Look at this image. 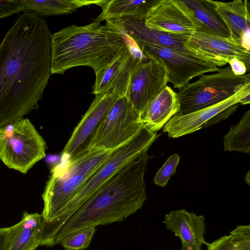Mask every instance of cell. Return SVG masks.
I'll list each match as a JSON object with an SVG mask.
<instances>
[{
	"label": "cell",
	"instance_id": "6da1fadb",
	"mask_svg": "<svg viewBox=\"0 0 250 250\" xmlns=\"http://www.w3.org/2000/svg\"><path fill=\"white\" fill-rule=\"evenodd\" d=\"M51 35L44 20L24 12L0 43V127L38 108L52 74Z\"/></svg>",
	"mask_w": 250,
	"mask_h": 250
},
{
	"label": "cell",
	"instance_id": "7a4b0ae2",
	"mask_svg": "<svg viewBox=\"0 0 250 250\" xmlns=\"http://www.w3.org/2000/svg\"><path fill=\"white\" fill-rule=\"evenodd\" d=\"M147 151L120 168L81 206L60 230L54 246L76 230L122 222L142 208L146 199Z\"/></svg>",
	"mask_w": 250,
	"mask_h": 250
},
{
	"label": "cell",
	"instance_id": "3957f363",
	"mask_svg": "<svg viewBox=\"0 0 250 250\" xmlns=\"http://www.w3.org/2000/svg\"><path fill=\"white\" fill-rule=\"evenodd\" d=\"M126 47L121 34L106 24L93 21L66 27L51 35V73L62 74L83 65L91 67L97 74Z\"/></svg>",
	"mask_w": 250,
	"mask_h": 250
},
{
	"label": "cell",
	"instance_id": "277c9868",
	"mask_svg": "<svg viewBox=\"0 0 250 250\" xmlns=\"http://www.w3.org/2000/svg\"><path fill=\"white\" fill-rule=\"evenodd\" d=\"M114 150L89 151L74 160H65V162L53 167L42 194V220L51 222L57 218L65 206Z\"/></svg>",
	"mask_w": 250,
	"mask_h": 250
},
{
	"label": "cell",
	"instance_id": "5b68a950",
	"mask_svg": "<svg viewBox=\"0 0 250 250\" xmlns=\"http://www.w3.org/2000/svg\"><path fill=\"white\" fill-rule=\"evenodd\" d=\"M157 138L156 132L144 127L133 139L115 149L65 206L59 217L44 223L47 235L54 239L65 222L86 200L120 168L148 149Z\"/></svg>",
	"mask_w": 250,
	"mask_h": 250
},
{
	"label": "cell",
	"instance_id": "8992f818",
	"mask_svg": "<svg viewBox=\"0 0 250 250\" xmlns=\"http://www.w3.org/2000/svg\"><path fill=\"white\" fill-rule=\"evenodd\" d=\"M250 83L249 73L235 76L229 65L216 72L204 74L194 82L179 89L178 114L186 115L218 104L238 92Z\"/></svg>",
	"mask_w": 250,
	"mask_h": 250
},
{
	"label": "cell",
	"instance_id": "52a82bcc",
	"mask_svg": "<svg viewBox=\"0 0 250 250\" xmlns=\"http://www.w3.org/2000/svg\"><path fill=\"white\" fill-rule=\"evenodd\" d=\"M45 141L27 118L0 127V159L8 168L26 174L46 156Z\"/></svg>",
	"mask_w": 250,
	"mask_h": 250
},
{
	"label": "cell",
	"instance_id": "ba28073f",
	"mask_svg": "<svg viewBox=\"0 0 250 250\" xmlns=\"http://www.w3.org/2000/svg\"><path fill=\"white\" fill-rule=\"evenodd\" d=\"M144 127L140 115L127 98L119 97L100 121L86 153L96 150H115L133 139Z\"/></svg>",
	"mask_w": 250,
	"mask_h": 250
},
{
	"label": "cell",
	"instance_id": "9c48e42d",
	"mask_svg": "<svg viewBox=\"0 0 250 250\" xmlns=\"http://www.w3.org/2000/svg\"><path fill=\"white\" fill-rule=\"evenodd\" d=\"M148 59L157 62L165 70L167 83L180 89L194 77L216 72L227 63L184 54L157 45L136 42Z\"/></svg>",
	"mask_w": 250,
	"mask_h": 250
},
{
	"label": "cell",
	"instance_id": "30bf717a",
	"mask_svg": "<svg viewBox=\"0 0 250 250\" xmlns=\"http://www.w3.org/2000/svg\"><path fill=\"white\" fill-rule=\"evenodd\" d=\"M167 83L162 66L151 59L141 61L132 71L125 96L141 117L149 103Z\"/></svg>",
	"mask_w": 250,
	"mask_h": 250
},
{
	"label": "cell",
	"instance_id": "8fae6325",
	"mask_svg": "<svg viewBox=\"0 0 250 250\" xmlns=\"http://www.w3.org/2000/svg\"><path fill=\"white\" fill-rule=\"evenodd\" d=\"M118 97L112 92L95 96L65 146L62 158L72 161L86 153L88 143L100 121Z\"/></svg>",
	"mask_w": 250,
	"mask_h": 250
},
{
	"label": "cell",
	"instance_id": "7c38bea8",
	"mask_svg": "<svg viewBox=\"0 0 250 250\" xmlns=\"http://www.w3.org/2000/svg\"><path fill=\"white\" fill-rule=\"evenodd\" d=\"M250 93V83L229 98L212 106L186 114H175L163 126V131L171 138L187 135L201 128L210 126V123L218 114L238 103L244 96Z\"/></svg>",
	"mask_w": 250,
	"mask_h": 250
},
{
	"label": "cell",
	"instance_id": "4fadbf2b",
	"mask_svg": "<svg viewBox=\"0 0 250 250\" xmlns=\"http://www.w3.org/2000/svg\"><path fill=\"white\" fill-rule=\"evenodd\" d=\"M185 45L203 56L227 64L237 58L250 70V53L229 38H223L194 31L188 36Z\"/></svg>",
	"mask_w": 250,
	"mask_h": 250
},
{
	"label": "cell",
	"instance_id": "5bb4252c",
	"mask_svg": "<svg viewBox=\"0 0 250 250\" xmlns=\"http://www.w3.org/2000/svg\"><path fill=\"white\" fill-rule=\"evenodd\" d=\"M141 61L126 47L110 65L95 74L92 93L98 95L112 92L119 97L125 96L132 71Z\"/></svg>",
	"mask_w": 250,
	"mask_h": 250
},
{
	"label": "cell",
	"instance_id": "9a60e30c",
	"mask_svg": "<svg viewBox=\"0 0 250 250\" xmlns=\"http://www.w3.org/2000/svg\"><path fill=\"white\" fill-rule=\"evenodd\" d=\"M163 223L180 238L181 250H202V245L208 244L205 239L206 225L203 215L180 209L166 214Z\"/></svg>",
	"mask_w": 250,
	"mask_h": 250
},
{
	"label": "cell",
	"instance_id": "2e32d148",
	"mask_svg": "<svg viewBox=\"0 0 250 250\" xmlns=\"http://www.w3.org/2000/svg\"><path fill=\"white\" fill-rule=\"evenodd\" d=\"M120 19L126 33L136 42L157 45L188 55L210 59L185 45L189 34H175L159 31L146 27L144 20L133 17Z\"/></svg>",
	"mask_w": 250,
	"mask_h": 250
},
{
	"label": "cell",
	"instance_id": "e0dca14e",
	"mask_svg": "<svg viewBox=\"0 0 250 250\" xmlns=\"http://www.w3.org/2000/svg\"><path fill=\"white\" fill-rule=\"evenodd\" d=\"M144 21L146 27L166 33L185 34L196 30L175 0H159L149 10Z\"/></svg>",
	"mask_w": 250,
	"mask_h": 250
},
{
	"label": "cell",
	"instance_id": "ac0fdd59",
	"mask_svg": "<svg viewBox=\"0 0 250 250\" xmlns=\"http://www.w3.org/2000/svg\"><path fill=\"white\" fill-rule=\"evenodd\" d=\"M190 19L197 31L229 38V31L215 9L211 0H175Z\"/></svg>",
	"mask_w": 250,
	"mask_h": 250
},
{
	"label": "cell",
	"instance_id": "d6986e66",
	"mask_svg": "<svg viewBox=\"0 0 250 250\" xmlns=\"http://www.w3.org/2000/svg\"><path fill=\"white\" fill-rule=\"evenodd\" d=\"M177 93L166 86L149 103L141 117L144 126L156 132L180 111Z\"/></svg>",
	"mask_w": 250,
	"mask_h": 250
},
{
	"label": "cell",
	"instance_id": "ffe728a7",
	"mask_svg": "<svg viewBox=\"0 0 250 250\" xmlns=\"http://www.w3.org/2000/svg\"><path fill=\"white\" fill-rule=\"evenodd\" d=\"M212 1L215 10L229 31V38L240 44L243 34L250 26L249 1Z\"/></svg>",
	"mask_w": 250,
	"mask_h": 250
},
{
	"label": "cell",
	"instance_id": "44dd1931",
	"mask_svg": "<svg viewBox=\"0 0 250 250\" xmlns=\"http://www.w3.org/2000/svg\"><path fill=\"white\" fill-rule=\"evenodd\" d=\"M159 0H103L99 5L101 13L94 20L100 22L103 21L133 17L144 20L150 8Z\"/></svg>",
	"mask_w": 250,
	"mask_h": 250
},
{
	"label": "cell",
	"instance_id": "7402d4cb",
	"mask_svg": "<svg viewBox=\"0 0 250 250\" xmlns=\"http://www.w3.org/2000/svg\"><path fill=\"white\" fill-rule=\"evenodd\" d=\"M42 216L24 211L21 220L11 226L9 250H36L40 246V226Z\"/></svg>",
	"mask_w": 250,
	"mask_h": 250
},
{
	"label": "cell",
	"instance_id": "603a6c76",
	"mask_svg": "<svg viewBox=\"0 0 250 250\" xmlns=\"http://www.w3.org/2000/svg\"><path fill=\"white\" fill-rule=\"evenodd\" d=\"M103 0H21V12H30L40 17L70 14L78 8L99 5Z\"/></svg>",
	"mask_w": 250,
	"mask_h": 250
},
{
	"label": "cell",
	"instance_id": "cb8c5ba5",
	"mask_svg": "<svg viewBox=\"0 0 250 250\" xmlns=\"http://www.w3.org/2000/svg\"><path fill=\"white\" fill-rule=\"evenodd\" d=\"M224 151L250 152V110L247 111L240 122L232 126L223 138Z\"/></svg>",
	"mask_w": 250,
	"mask_h": 250
},
{
	"label": "cell",
	"instance_id": "d4e9b609",
	"mask_svg": "<svg viewBox=\"0 0 250 250\" xmlns=\"http://www.w3.org/2000/svg\"><path fill=\"white\" fill-rule=\"evenodd\" d=\"M206 246L207 250H250V225L237 226Z\"/></svg>",
	"mask_w": 250,
	"mask_h": 250
},
{
	"label": "cell",
	"instance_id": "484cf974",
	"mask_svg": "<svg viewBox=\"0 0 250 250\" xmlns=\"http://www.w3.org/2000/svg\"><path fill=\"white\" fill-rule=\"evenodd\" d=\"M96 227L91 225L76 230L65 236L60 244L66 250L85 249L89 247L96 230Z\"/></svg>",
	"mask_w": 250,
	"mask_h": 250
},
{
	"label": "cell",
	"instance_id": "4316f807",
	"mask_svg": "<svg viewBox=\"0 0 250 250\" xmlns=\"http://www.w3.org/2000/svg\"><path fill=\"white\" fill-rule=\"evenodd\" d=\"M179 160L180 156L178 154L169 156L155 175L154 179L155 184L162 187H165L170 177L175 173Z\"/></svg>",
	"mask_w": 250,
	"mask_h": 250
},
{
	"label": "cell",
	"instance_id": "83f0119b",
	"mask_svg": "<svg viewBox=\"0 0 250 250\" xmlns=\"http://www.w3.org/2000/svg\"><path fill=\"white\" fill-rule=\"evenodd\" d=\"M21 0H0V19L21 12Z\"/></svg>",
	"mask_w": 250,
	"mask_h": 250
},
{
	"label": "cell",
	"instance_id": "f1b7e54d",
	"mask_svg": "<svg viewBox=\"0 0 250 250\" xmlns=\"http://www.w3.org/2000/svg\"><path fill=\"white\" fill-rule=\"evenodd\" d=\"M229 64L232 72L235 76L244 75L248 71L244 63L237 58L231 59L229 61Z\"/></svg>",
	"mask_w": 250,
	"mask_h": 250
},
{
	"label": "cell",
	"instance_id": "f546056e",
	"mask_svg": "<svg viewBox=\"0 0 250 250\" xmlns=\"http://www.w3.org/2000/svg\"><path fill=\"white\" fill-rule=\"evenodd\" d=\"M11 227L0 228V250H9Z\"/></svg>",
	"mask_w": 250,
	"mask_h": 250
},
{
	"label": "cell",
	"instance_id": "4dcf8cb0",
	"mask_svg": "<svg viewBox=\"0 0 250 250\" xmlns=\"http://www.w3.org/2000/svg\"><path fill=\"white\" fill-rule=\"evenodd\" d=\"M250 28H249L243 34L240 40V44L241 46L249 52H250Z\"/></svg>",
	"mask_w": 250,
	"mask_h": 250
},
{
	"label": "cell",
	"instance_id": "1f68e13d",
	"mask_svg": "<svg viewBox=\"0 0 250 250\" xmlns=\"http://www.w3.org/2000/svg\"><path fill=\"white\" fill-rule=\"evenodd\" d=\"M250 103V93L242 97L239 101L238 104H249Z\"/></svg>",
	"mask_w": 250,
	"mask_h": 250
},
{
	"label": "cell",
	"instance_id": "d6a6232c",
	"mask_svg": "<svg viewBox=\"0 0 250 250\" xmlns=\"http://www.w3.org/2000/svg\"><path fill=\"white\" fill-rule=\"evenodd\" d=\"M245 180L246 183L248 184V185H250V170H249L248 171V172L247 173V174L246 175V176H245Z\"/></svg>",
	"mask_w": 250,
	"mask_h": 250
}]
</instances>
